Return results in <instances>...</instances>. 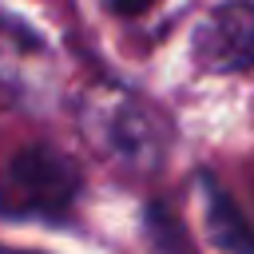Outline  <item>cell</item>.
Masks as SVG:
<instances>
[{
  "instance_id": "4",
  "label": "cell",
  "mask_w": 254,
  "mask_h": 254,
  "mask_svg": "<svg viewBox=\"0 0 254 254\" xmlns=\"http://www.w3.org/2000/svg\"><path fill=\"white\" fill-rule=\"evenodd\" d=\"M198 194H202L206 238L222 254H254V226L246 222L238 202L226 194V187H218L210 175H198Z\"/></svg>"
},
{
  "instance_id": "3",
  "label": "cell",
  "mask_w": 254,
  "mask_h": 254,
  "mask_svg": "<svg viewBox=\"0 0 254 254\" xmlns=\"http://www.w3.org/2000/svg\"><path fill=\"white\" fill-rule=\"evenodd\" d=\"M103 143L111 155L135 171H155L163 163V123L135 99H119L103 111Z\"/></svg>"
},
{
  "instance_id": "1",
  "label": "cell",
  "mask_w": 254,
  "mask_h": 254,
  "mask_svg": "<svg viewBox=\"0 0 254 254\" xmlns=\"http://www.w3.org/2000/svg\"><path fill=\"white\" fill-rule=\"evenodd\" d=\"M79 194V171L52 147H24L0 175V206L8 214L64 218Z\"/></svg>"
},
{
  "instance_id": "5",
  "label": "cell",
  "mask_w": 254,
  "mask_h": 254,
  "mask_svg": "<svg viewBox=\"0 0 254 254\" xmlns=\"http://www.w3.org/2000/svg\"><path fill=\"white\" fill-rule=\"evenodd\" d=\"M143 230L155 246V254H190V238L183 230V222L163 206V202H151L147 214H143Z\"/></svg>"
},
{
  "instance_id": "6",
  "label": "cell",
  "mask_w": 254,
  "mask_h": 254,
  "mask_svg": "<svg viewBox=\"0 0 254 254\" xmlns=\"http://www.w3.org/2000/svg\"><path fill=\"white\" fill-rule=\"evenodd\" d=\"M155 0H111V8L115 12H123V16H139V12H147Z\"/></svg>"
},
{
  "instance_id": "7",
  "label": "cell",
  "mask_w": 254,
  "mask_h": 254,
  "mask_svg": "<svg viewBox=\"0 0 254 254\" xmlns=\"http://www.w3.org/2000/svg\"><path fill=\"white\" fill-rule=\"evenodd\" d=\"M0 254H32V250H0Z\"/></svg>"
},
{
  "instance_id": "8",
  "label": "cell",
  "mask_w": 254,
  "mask_h": 254,
  "mask_svg": "<svg viewBox=\"0 0 254 254\" xmlns=\"http://www.w3.org/2000/svg\"><path fill=\"white\" fill-rule=\"evenodd\" d=\"M250 183H254V171H250Z\"/></svg>"
},
{
  "instance_id": "2",
  "label": "cell",
  "mask_w": 254,
  "mask_h": 254,
  "mask_svg": "<svg viewBox=\"0 0 254 254\" xmlns=\"http://www.w3.org/2000/svg\"><path fill=\"white\" fill-rule=\"evenodd\" d=\"M194 56L210 71H250L254 67V4L234 0L214 8L198 28Z\"/></svg>"
}]
</instances>
